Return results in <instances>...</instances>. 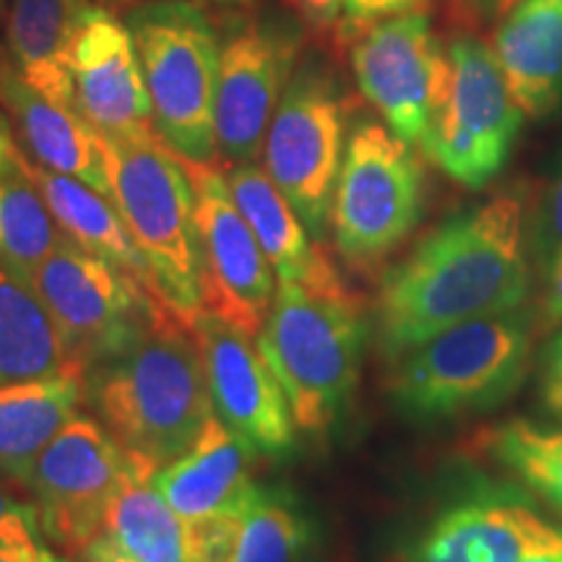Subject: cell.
Listing matches in <instances>:
<instances>
[{
    "label": "cell",
    "instance_id": "37",
    "mask_svg": "<svg viewBox=\"0 0 562 562\" xmlns=\"http://www.w3.org/2000/svg\"><path fill=\"white\" fill-rule=\"evenodd\" d=\"M24 151L19 149V140L13 136V125L9 112L0 104V178L13 170H19Z\"/></svg>",
    "mask_w": 562,
    "mask_h": 562
},
{
    "label": "cell",
    "instance_id": "32",
    "mask_svg": "<svg viewBox=\"0 0 562 562\" xmlns=\"http://www.w3.org/2000/svg\"><path fill=\"white\" fill-rule=\"evenodd\" d=\"M37 510L13 503L0 518V562H40Z\"/></svg>",
    "mask_w": 562,
    "mask_h": 562
},
{
    "label": "cell",
    "instance_id": "16",
    "mask_svg": "<svg viewBox=\"0 0 562 562\" xmlns=\"http://www.w3.org/2000/svg\"><path fill=\"white\" fill-rule=\"evenodd\" d=\"M76 110L104 138L154 133L151 97L128 24L91 5L70 55Z\"/></svg>",
    "mask_w": 562,
    "mask_h": 562
},
{
    "label": "cell",
    "instance_id": "24",
    "mask_svg": "<svg viewBox=\"0 0 562 562\" xmlns=\"http://www.w3.org/2000/svg\"><path fill=\"white\" fill-rule=\"evenodd\" d=\"M83 393L81 370L0 385V474L24 482L47 442L76 417Z\"/></svg>",
    "mask_w": 562,
    "mask_h": 562
},
{
    "label": "cell",
    "instance_id": "45",
    "mask_svg": "<svg viewBox=\"0 0 562 562\" xmlns=\"http://www.w3.org/2000/svg\"><path fill=\"white\" fill-rule=\"evenodd\" d=\"M302 562H318V560H302Z\"/></svg>",
    "mask_w": 562,
    "mask_h": 562
},
{
    "label": "cell",
    "instance_id": "18",
    "mask_svg": "<svg viewBox=\"0 0 562 562\" xmlns=\"http://www.w3.org/2000/svg\"><path fill=\"white\" fill-rule=\"evenodd\" d=\"M0 104L9 112L13 131L19 133V140L37 165L87 182L110 199L100 133L83 121L79 110L63 108L40 94L13 68L3 47H0Z\"/></svg>",
    "mask_w": 562,
    "mask_h": 562
},
{
    "label": "cell",
    "instance_id": "7",
    "mask_svg": "<svg viewBox=\"0 0 562 562\" xmlns=\"http://www.w3.org/2000/svg\"><path fill=\"white\" fill-rule=\"evenodd\" d=\"M26 284L50 313L68 362L81 372L128 351L167 307L66 235Z\"/></svg>",
    "mask_w": 562,
    "mask_h": 562
},
{
    "label": "cell",
    "instance_id": "1",
    "mask_svg": "<svg viewBox=\"0 0 562 562\" xmlns=\"http://www.w3.org/2000/svg\"><path fill=\"white\" fill-rule=\"evenodd\" d=\"M526 206L518 193L451 216L389 271L378 294V339L398 360L463 321L516 311L531 286Z\"/></svg>",
    "mask_w": 562,
    "mask_h": 562
},
{
    "label": "cell",
    "instance_id": "5",
    "mask_svg": "<svg viewBox=\"0 0 562 562\" xmlns=\"http://www.w3.org/2000/svg\"><path fill=\"white\" fill-rule=\"evenodd\" d=\"M136 45L154 128L188 165H216V83L222 40L199 5L149 0L125 19Z\"/></svg>",
    "mask_w": 562,
    "mask_h": 562
},
{
    "label": "cell",
    "instance_id": "30",
    "mask_svg": "<svg viewBox=\"0 0 562 562\" xmlns=\"http://www.w3.org/2000/svg\"><path fill=\"white\" fill-rule=\"evenodd\" d=\"M243 513L199 518L186 524L188 562H232Z\"/></svg>",
    "mask_w": 562,
    "mask_h": 562
},
{
    "label": "cell",
    "instance_id": "22",
    "mask_svg": "<svg viewBox=\"0 0 562 562\" xmlns=\"http://www.w3.org/2000/svg\"><path fill=\"white\" fill-rule=\"evenodd\" d=\"M91 9L89 0H9L5 55L47 100L76 110L70 55Z\"/></svg>",
    "mask_w": 562,
    "mask_h": 562
},
{
    "label": "cell",
    "instance_id": "10",
    "mask_svg": "<svg viewBox=\"0 0 562 562\" xmlns=\"http://www.w3.org/2000/svg\"><path fill=\"white\" fill-rule=\"evenodd\" d=\"M351 45L357 87L389 128L425 151L451 89V58L425 11L396 13L364 26Z\"/></svg>",
    "mask_w": 562,
    "mask_h": 562
},
{
    "label": "cell",
    "instance_id": "15",
    "mask_svg": "<svg viewBox=\"0 0 562 562\" xmlns=\"http://www.w3.org/2000/svg\"><path fill=\"white\" fill-rule=\"evenodd\" d=\"M214 414L256 453L284 456L294 448L290 398L273 375L256 336L201 311L191 323Z\"/></svg>",
    "mask_w": 562,
    "mask_h": 562
},
{
    "label": "cell",
    "instance_id": "40",
    "mask_svg": "<svg viewBox=\"0 0 562 562\" xmlns=\"http://www.w3.org/2000/svg\"><path fill=\"white\" fill-rule=\"evenodd\" d=\"M191 3V0H188ZM209 3H220V5H250L256 3V0H209Z\"/></svg>",
    "mask_w": 562,
    "mask_h": 562
},
{
    "label": "cell",
    "instance_id": "25",
    "mask_svg": "<svg viewBox=\"0 0 562 562\" xmlns=\"http://www.w3.org/2000/svg\"><path fill=\"white\" fill-rule=\"evenodd\" d=\"M76 370L60 334L30 284L0 269V385Z\"/></svg>",
    "mask_w": 562,
    "mask_h": 562
},
{
    "label": "cell",
    "instance_id": "11",
    "mask_svg": "<svg viewBox=\"0 0 562 562\" xmlns=\"http://www.w3.org/2000/svg\"><path fill=\"white\" fill-rule=\"evenodd\" d=\"M451 89L425 154L467 188H484L503 170L524 110L505 81L492 47L461 34L448 47Z\"/></svg>",
    "mask_w": 562,
    "mask_h": 562
},
{
    "label": "cell",
    "instance_id": "36",
    "mask_svg": "<svg viewBox=\"0 0 562 562\" xmlns=\"http://www.w3.org/2000/svg\"><path fill=\"white\" fill-rule=\"evenodd\" d=\"M456 13L472 24H487V21L503 19L518 0H451Z\"/></svg>",
    "mask_w": 562,
    "mask_h": 562
},
{
    "label": "cell",
    "instance_id": "19",
    "mask_svg": "<svg viewBox=\"0 0 562 562\" xmlns=\"http://www.w3.org/2000/svg\"><path fill=\"white\" fill-rule=\"evenodd\" d=\"M252 453L248 442L211 414L191 446L154 474V484L186 524L243 513L258 487Z\"/></svg>",
    "mask_w": 562,
    "mask_h": 562
},
{
    "label": "cell",
    "instance_id": "8",
    "mask_svg": "<svg viewBox=\"0 0 562 562\" xmlns=\"http://www.w3.org/2000/svg\"><path fill=\"white\" fill-rule=\"evenodd\" d=\"M347 149V104L331 70L300 60L263 140V170L290 201L313 240L331 222L336 180Z\"/></svg>",
    "mask_w": 562,
    "mask_h": 562
},
{
    "label": "cell",
    "instance_id": "13",
    "mask_svg": "<svg viewBox=\"0 0 562 562\" xmlns=\"http://www.w3.org/2000/svg\"><path fill=\"white\" fill-rule=\"evenodd\" d=\"M138 463L146 461L125 451L102 422L76 414L24 476L47 537L70 550L100 537L112 497Z\"/></svg>",
    "mask_w": 562,
    "mask_h": 562
},
{
    "label": "cell",
    "instance_id": "31",
    "mask_svg": "<svg viewBox=\"0 0 562 562\" xmlns=\"http://www.w3.org/2000/svg\"><path fill=\"white\" fill-rule=\"evenodd\" d=\"M529 250L544 273L562 256V165L547 186L542 203L531 220Z\"/></svg>",
    "mask_w": 562,
    "mask_h": 562
},
{
    "label": "cell",
    "instance_id": "33",
    "mask_svg": "<svg viewBox=\"0 0 562 562\" xmlns=\"http://www.w3.org/2000/svg\"><path fill=\"white\" fill-rule=\"evenodd\" d=\"M430 0H341V37H351L375 21L396 13L425 11Z\"/></svg>",
    "mask_w": 562,
    "mask_h": 562
},
{
    "label": "cell",
    "instance_id": "35",
    "mask_svg": "<svg viewBox=\"0 0 562 562\" xmlns=\"http://www.w3.org/2000/svg\"><path fill=\"white\" fill-rule=\"evenodd\" d=\"M292 5L297 9L300 19L318 32L339 24L341 0H292Z\"/></svg>",
    "mask_w": 562,
    "mask_h": 562
},
{
    "label": "cell",
    "instance_id": "42",
    "mask_svg": "<svg viewBox=\"0 0 562 562\" xmlns=\"http://www.w3.org/2000/svg\"><path fill=\"white\" fill-rule=\"evenodd\" d=\"M40 562H70V560L60 558V554H55V552H47V550H42V558H40Z\"/></svg>",
    "mask_w": 562,
    "mask_h": 562
},
{
    "label": "cell",
    "instance_id": "26",
    "mask_svg": "<svg viewBox=\"0 0 562 562\" xmlns=\"http://www.w3.org/2000/svg\"><path fill=\"white\" fill-rule=\"evenodd\" d=\"M157 469L138 463L112 497L102 533L138 562H188L186 521L154 484Z\"/></svg>",
    "mask_w": 562,
    "mask_h": 562
},
{
    "label": "cell",
    "instance_id": "34",
    "mask_svg": "<svg viewBox=\"0 0 562 562\" xmlns=\"http://www.w3.org/2000/svg\"><path fill=\"white\" fill-rule=\"evenodd\" d=\"M542 402L562 422V331L552 336L542 355Z\"/></svg>",
    "mask_w": 562,
    "mask_h": 562
},
{
    "label": "cell",
    "instance_id": "3",
    "mask_svg": "<svg viewBox=\"0 0 562 562\" xmlns=\"http://www.w3.org/2000/svg\"><path fill=\"white\" fill-rule=\"evenodd\" d=\"M110 201L154 273L159 300L191 328L203 311L195 191L188 165L157 131L104 138Z\"/></svg>",
    "mask_w": 562,
    "mask_h": 562
},
{
    "label": "cell",
    "instance_id": "29",
    "mask_svg": "<svg viewBox=\"0 0 562 562\" xmlns=\"http://www.w3.org/2000/svg\"><path fill=\"white\" fill-rule=\"evenodd\" d=\"M490 448L510 472L562 510V430L518 419L492 435Z\"/></svg>",
    "mask_w": 562,
    "mask_h": 562
},
{
    "label": "cell",
    "instance_id": "12",
    "mask_svg": "<svg viewBox=\"0 0 562 562\" xmlns=\"http://www.w3.org/2000/svg\"><path fill=\"white\" fill-rule=\"evenodd\" d=\"M302 30L279 13L235 19L222 42L216 146L229 167L256 165L281 94L300 63Z\"/></svg>",
    "mask_w": 562,
    "mask_h": 562
},
{
    "label": "cell",
    "instance_id": "21",
    "mask_svg": "<svg viewBox=\"0 0 562 562\" xmlns=\"http://www.w3.org/2000/svg\"><path fill=\"white\" fill-rule=\"evenodd\" d=\"M524 115L562 110V0H518L492 47Z\"/></svg>",
    "mask_w": 562,
    "mask_h": 562
},
{
    "label": "cell",
    "instance_id": "17",
    "mask_svg": "<svg viewBox=\"0 0 562 562\" xmlns=\"http://www.w3.org/2000/svg\"><path fill=\"white\" fill-rule=\"evenodd\" d=\"M562 550V529L518 503L476 501L446 510L414 547V562H531Z\"/></svg>",
    "mask_w": 562,
    "mask_h": 562
},
{
    "label": "cell",
    "instance_id": "20",
    "mask_svg": "<svg viewBox=\"0 0 562 562\" xmlns=\"http://www.w3.org/2000/svg\"><path fill=\"white\" fill-rule=\"evenodd\" d=\"M227 182L232 199L248 220L279 284L311 286V290L344 286L339 271L323 256L318 245H313V235L290 201L273 186L269 172L258 165H237L227 172Z\"/></svg>",
    "mask_w": 562,
    "mask_h": 562
},
{
    "label": "cell",
    "instance_id": "44",
    "mask_svg": "<svg viewBox=\"0 0 562 562\" xmlns=\"http://www.w3.org/2000/svg\"><path fill=\"white\" fill-rule=\"evenodd\" d=\"M5 13H9V0H0V21H3Z\"/></svg>",
    "mask_w": 562,
    "mask_h": 562
},
{
    "label": "cell",
    "instance_id": "41",
    "mask_svg": "<svg viewBox=\"0 0 562 562\" xmlns=\"http://www.w3.org/2000/svg\"><path fill=\"white\" fill-rule=\"evenodd\" d=\"M531 562H562V550H554L550 554H542V558L531 560Z\"/></svg>",
    "mask_w": 562,
    "mask_h": 562
},
{
    "label": "cell",
    "instance_id": "2",
    "mask_svg": "<svg viewBox=\"0 0 562 562\" xmlns=\"http://www.w3.org/2000/svg\"><path fill=\"white\" fill-rule=\"evenodd\" d=\"M94 370L89 393L102 425L157 469L178 459L214 414L191 328L170 307L128 351Z\"/></svg>",
    "mask_w": 562,
    "mask_h": 562
},
{
    "label": "cell",
    "instance_id": "9",
    "mask_svg": "<svg viewBox=\"0 0 562 562\" xmlns=\"http://www.w3.org/2000/svg\"><path fill=\"white\" fill-rule=\"evenodd\" d=\"M425 175L412 146L381 123L351 131L336 180L331 224L341 258L357 269L381 263L417 227Z\"/></svg>",
    "mask_w": 562,
    "mask_h": 562
},
{
    "label": "cell",
    "instance_id": "43",
    "mask_svg": "<svg viewBox=\"0 0 562 562\" xmlns=\"http://www.w3.org/2000/svg\"><path fill=\"white\" fill-rule=\"evenodd\" d=\"M11 501H9V497H5L3 495V492H0V518H3L5 516V513H9V508H11Z\"/></svg>",
    "mask_w": 562,
    "mask_h": 562
},
{
    "label": "cell",
    "instance_id": "39",
    "mask_svg": "<svg viewBox=\"0 0 562 562\" xmlns=\"http://www.w3.org/2000/svg\"><path fill=\"white\" fill-rule=\"evenodd\" d=\"M81 552H83V562H138L136 558H131L128 552H123L115 542H110L104 533H100L97 539H91Z\"/></svg>",
    "mask_w": 562,
    "mask_h": 562
},
{
    "label": "cell",
    "instance_id": "4",
    "mask_svg": "<svg viewBox=\"0 0 562 562\" xmlns=\"http://www.w3.org/2000/svg\"><path fill=\"white\" fill-rule=\"evenodd\" d=\"M364 334L368 326L347 284L277 286L256 344L290 398L297 430L323 435L339 419L360 381Z\"/></svg>",
    "mask_w": 562,
    "mask_h": 562
},
{
    "label": "cell",
    "instance_id": "27",
    "mask_svg": "<svg viewBox=\"0 0 562 562\" xmlns=\"http://www.w3.org/2000/svg\"><path fill=\"white\" fill-rule=\"evenodd\" d=\"M60 240L63 232L26 170L24 154L19 170L0 178V269L26 284Z\"/></svg>",
    "mask_w": 562,
    "mask_h": 562
},
{
    "label": "cell",
    "instance_id": "38",
    "mask_svg": "<svg viewBox=\"0 0 562 562\" xmlns=\"http://www.w3.org/2000/svg\"><path fill=\"white\" fill-rule=\"evenodd\" d=\"M544 323H562V256L547 271V294H544Z\"/></svg>",
    "mask_w": 562,
    "mask_h": 562
},
{
    "label": "cell",
    "instance_id": "23",
    "mask_svg": "<svg viewBox=\"0 0 562 562\" xmlns=\"http://www.w3.org/2000/svg\"><path fill=\"white\" fill-rule=\"evenodd\" d=\"M26 170L37 182L42 199H45L63 235L70 237L91 256L102 258V261L115 266L117 271L128 273L154 300H159L149 263L140 256L123 216L117 214L115 203L108 195L94 191L87 182L70 178V175L47 170V167L37 165L30 157H26Z\"/></svg>",
    "mask_w": 562,
    "mask_h": 562
},
{
    "label": "cell",
    "instance_id": "28",
    "mask_svg": "<svg viewBox=\"0 0 562 562\" xmlns=\"http://www.w3.org/2000/svg\"><path fill=\"white\" fill-rule=\"evenodd\" d=\"M313 526L297 497L284 487H256L245 505L232 562H302Z\"/></svg>",
    "mask_w": 562,
    "mask_h": 562
},
{
    "label": "cell",
    "instance_id": "6",
    "mask_svg": "<svg viewBox=\"0 0 562 562\" xmlns=\"http://www.w3.org/2000/svg\"><path fill=\"white\" fill-rule=\"evenodd\" d=\"M531 347L529 321L513 311L463 321L398 357L391 398L417 422L487 412L521 385Z\"/></svg>",
    "mask_w": 562,
    "mask_h": 562
},
{
    "label": "cell",
    "instance_id": "14",
    "mask_svg": "<svg viewBox=\"0 0 562 562\" xmlns=\"http://www.w3.org/2000/svg\"><path fill=\"white\" fill-rule=\"evenodd\" d=\"M188 165V161H186ZM195 191L203 311L258 336L277 297V273L216 165H188Z\"/></svg>",
    "mask_w": 562,
    "mask_h": 562
}]
</instances>
